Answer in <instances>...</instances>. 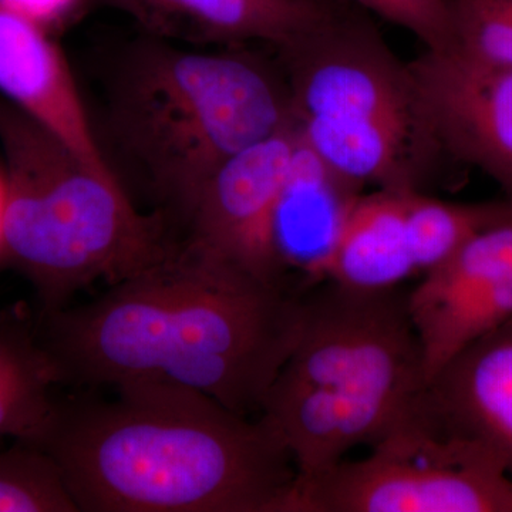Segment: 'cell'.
Segmentation results:
<instances>
[{
	"label": "cell",
	"instance_id": "22",
	"mask_svg": "<svg viewBox=\"0 0 512 512\" xmlns=\"http://www.w3.org/2000/svg\"><path fill=\"white\" fill-rule=\"evenodd\" d=\"M3 205H5V181H3V173H0V266H2Z\"/></svg>",
	"mask_w": 512,
	"mask_h": 512
},
{
	"label": "cell",
	"instance_id": "17",
	"mask_svg": "<svg viewBox=\"0 0 512 512\" xmlns=\"http://www.w3.org/2000/svg\"><path fill=\"white\" fill-rule=\"evenodd\" d=\"M512 202H454L429 192H404V220L417 276L446 262L477 234L500 220Z\"/></svg>",
	"mask_w": 512,
	"mask_h": 512
},
{
	"label": "cell",
	"instance_id": "20",
	"mask_svg": "<svg viewBox=\"0 0 512 512\" xmlns=\"http://www.w3.org/2000/svg\"><path fill=\"white\" fill-rule=\"evenodd\" d=\"M377 18L407 30L424 50L446 52L456 45L448 0H349Z\"/></svg>",
	"mask_w": 512,
	"mask_h": 512
},
{
	"label": "cell",
	"instance_id": "4",
	"mask_svg": "<svg viewBox=\"0 0 512 512\" xmlns=\"http://www.w3.org/2000/svg\"><path fill=\"white\" fill-rule=\"evenodd\" d=\"M293 123L276 55L254 46L200 52L151 36L128 50L107 106L120 157L181 217L229 158Z\"/></svg>",
	"mask_w": 512,
	"mask_h": 512
},
{
	"label": "cell",
	"instance_id": "11",
	"mask_svg": "<svg viewBox=\"0 0 512 512\" xmlns=\"http://www.w3.org/2000/svg\"><path fill=\"white\" fill-rule=\"evenodd\" d=\"M0 96L107 178L111 168L52 30L0 3Z\"/></svg>",
	"mask_w": 512,
	"mask_h": 512
},
{
	"label": "cell",
	"instance_id": "21",
	"mask_svg": "<svg viewBox=\"0 0 512 512\" xmlns=\"http://www.w3.org/2000/svg\"><path fill=\"white\" fill-rule=\"evenodd\" d=\"M0 3L52 30L76 12L79 0H0Z\"/></svg>",
	"mask_w": 512,
	"mask_h": 512
},
{
	"label": "cell",
	"instance_id": "9",
	"mask_svg": "<svg viewBox=\"0 0 512 512\" xmlns=\"http://www.w3.org/2000/svg\"><path fill=\"white\" fill-rule=\"evenodd\" d=\"M299 144L293 123L229 158L185 212L184 241L284 288L272 256L271 220Z\"/></svg>",
	"mask_w": 512,
	"mask_h": 512
},
{
	"label": "cell",
	"instance_id": "14",
	"mask_svg": "<svg viewBox=\"0 0 512 512\" xmlns=\"http://www.w3.org/2000/svg\"><path fill=\"white\" fill-rule=\"evenodd\" d=\"M431 413L484 448L512 480V319L454 356L431 379Z\"/></svg>",
	"mask_w": 512,
	"mask_h": 512
},
{
	"label": "cell",
	"instance_id": "18",
	"mask_svg": "<svg viewBox=\"0 0 512 512\" xmlns=\"http://www.w3.org/2000/svg\"><path fill=\"white\" fill-rule=\"evenodd\" d=\"M0 512H80L49 454L19 441L0 453Z\"/></svg>",
	"mask_w": 512,
	"mask_h": 512
},
{
	"label": "cell",
	"instance_id": "12",
	"mask_svg": "<svg viewBox=\"0 0 512 512\" xmlns=\"http://www.w3.org/2000/svg\"><path fill=\"white\" fill-rule=\"evenodd\" d=\"M147 36L198 46H268L298 39L333 0H103Z\"/></svg>",
	"mask_w": 512,
	"mask_h": 512
},
{
	"label": "cell",
	"instance_id": "1",
	"mask_svg": "<svg viewBox=\"0 0 512 512\" xmlns=\"http://www.w3.org/2000/svg\"><path fill=\"white\" fill-rule=\"evenodd\" d=\"M302 319V293L183 241L96 301L35 323L57 383L175 384L258 417Z\"/></svg>",
	"mask_w": 512,
	"mask_h": 512
},
{
	"label": "cell",
	"instance_id": "8",
	"mask_svg": "<svg viewBox=\"0 0 512 512\" xmlns=\"http://www.w3.org/2000/svg\"><path fill=\"white\" fill-rule=\"evenodd\" d=\"M429 383L461 350L512 319V208L409 289Z\"/></svg>",
	"mask_w": 512,
	"mask_h": 512
},
{
	"label": "cell",
	"instance_id": "16",
	"mask_svg": "<svg viewBox=\"0 0 512 512\" xmlns=\"http://www.w3.org/2000/svg\"><path fill=\"white\" fill-rule=\"evenodd\" d=\"M55 369L23 303L0 313V437L30 441L55 406Z\"/></svg>",
	"mask_w": 512,
	"mask_h": 512
},
{
	"label": "cell",
	"instance_id": "15",
	"mask_svg": "<svg viewBox=\"0 0 512 512\" xmlns=\"http://www.w3.org/2000/svg\"><path fill=\"white\" fill-rule=\"evenodd\" d=\"M404 192L365 191L357 198L322 281L377 291L403 286L417 276L404 220Z\"/></svg>",
	"mask_w": 512,
	"mask_h": 512
},
{
	"label": "cell",
	"instance_id": "13",
	"mask_svg": "<svg viewBox=\"0 0 512 512\" xmlns=\"http://www.w3.org/2000/svg\"><path fill=\"white\" fill-rule=\"evenodd\" d=\"M365 191L330 168L301 137L271 220L272 256L284 288L292 291L296 279L305 288L322 281L330 252Z\"/></svg>",
	"mask_w": 512,
	"mask_h": 512
},
{
	"label": "cell",
	"instance_id": "3",
	"mask_svg": "<svg viewBox=\"0 0 512 512\" xmlns=\"http://www.w3.org/2000/svg\"><path fill=\"white\" fill-rule=\"evenodd\" d=\"M302 301L301 335L258 416L298 478L375 446L419 412L429 390L409 289L319 281Z\"/></svg>",
	"mask_w": 512,
	"mask_h": 512
},
{
	"label": "cell",
	"instance_id": "5",
	"mask_svg": "<svg viewBox=\"0 0 512 512\" xmlns=\"http://www.w3.org/2000/svg\"><path fill=\"white\" fill-rule=\"evenodd\" d=\"M274 53L303 143L352 183L433 194L456 165L410 63L355 3L333 0L318 23Z\"/></svg>",
	"mask_w": 512,
	"mask_h": 512
},
{
	"label": "cell",
	"instance_id": "2",
	"mask_svg": "<svg viewBox=\"0 0 512 512\" xmlns=\"http://www.w3.org/2000/svg\"><path fill=\"white\" fill-rule=\"evenodd\" d=\"M116 389L56 400L26 443L56 461L80 512H284L295 464L259 417L175 384Z\"/></svg>",
	"mask_w": 512,
	"mask_h": 512
},
{
	"label": "cell",
	"instance_id": "10",
	"mask_svg": "<svg viewBox=\"0 0 512 512\" xmlns=\"http://www.w3.org/2000/svg\"><path fill=\"white\" fill-rule=\"evenodd\" d=\"M409 63L447 156L483 171L512 202V69L454 49Z\"/></svg>",
	"mask_w": 512,
	"mask_h": 512
},
{
	"label": "cell",
	"instance_id": "7",
	"mask_svg": "<svg viewBox=\"0 0 512 512\" xmlns=\"http://www.w3.org/2000/svg\"><path fill=\"white\" fill-rule=\"evenodd\" d=\"M284 512H512V480L484 448L448 431L426 397L365 458L295 478Z\"/></svg>",
	"mask_w": 512,
	"mask_h": 512
},
{
	"label": "cell",
	"instance_id": "6",
	"mask_svg": "<svg viewBox=\"0 0 512 512\" xmlns=\"http://www.w3.org/2000/svg\"><path fill=\"white\" fill-rule=\"evenodd\" d=\"M5 157L2 266L35 288L39 313L97 281L111 285L177 245L163 212L143 214L120 180L94 171L59 137L0 96Z\"/></svg>",
	"mask_w": 512,
	"mask_h": 512
},
{
	"label": "cell",
	"instance_id": "19",
	"mask_svg": "<svg viewBox=\"0 0 512 512\" xmlns=\"http://www.w3.org/2000/svg\"><path fill=\"white\" fill-rule=\"evenodd\" d=\"M453 49L478 62L512 69V0H448Z\"/></svg>",
	"mask_w": 512,
	"mask_h": 512
}]
</instances>
